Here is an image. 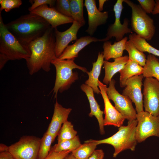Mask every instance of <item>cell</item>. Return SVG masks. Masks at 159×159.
<instances>
[{"label":"cell","mask_w":159,"mask_h":159,"mask_svg":"<svg viewBox=\"0 0 159 159\" xmlns=\"http://www.w3.org/2000/svg\"><path fill=\"white\" fill-rule=\"evenodd\" d=\"M140 6L147 13H152L154 10L155 2L154 0H138Z\"/></svg>","instance_id":"obj_35"},{"label":"cell","mask_w":159,"mask_h":159,"mask_svg":"<svg viewBox=\"0 0 159 159\" xmlns=\"http://www.w3.org/2000/svg\"><path fill=\"white\" fill-rule=\"evenodd\" d=\"M81 144L78 136L76 135L72 139L58 142L57 144L51 148V150L57 152L66 150H70L72 152Z\"/></svg>","instance_id":"obj_29"},{"label":"cell","mask_w":159,"mask_h":159,"mask_svg":"<svg viewBox=\"0 0 159 159\" xmlns=\"http://www.w3.org/2000/svg\"><path fill=\"white\" fill-rule=\"evenodd\" d=\"M70 5L72 17L73 21L84 26L85 21L83 15V0H70Z\"/></svg>","instance_id":"obj_28"},{"label":"cell","mask_w":159,"mask_h":159,"mask_svg":"<svg viewBox=\"0 0 159 159\" xmlns=\"http://www.w3.org/2000/svg\"><path fill=\"white\" fill-rule=\"evenodd\" d=\"M29 13L42 17L54 28L60 25L72 23L73 21L72 18L64 16L58 11L54 7H50L47 4L41 6Z\"/></svg>","instance_id":"obj_16"},{"label":"cell","mask_w":159,"mask_h":159,"mask_svg":"<svg viewBox=\"0 0 159 159\" xmlns=\"http://www.w3.org/2000/svg\"><path fill=\"white\" fill-rule=\"evenodd\" d=\"M82 26L76 21H73L72 25L64 32H60L57 28H54L55 38V52L56 57L58 58L71 42L76 40L80 29Z\"/></svg>","instance_id":"obj_15"},{"label":"cell","mask_w":159,"mask_h":159,"mask_svg":"<svg viewBox=\"0 0 159 159\" xmlns=\"http://www.w3.org/2000/svg\"><path fill=\"white\" fill-rule=\"evenodd\" d=\"M54 141L53 137L47 131L41 138L39 153V159H45L48 155L52 143Z\"/></svg>","instance_id":"obj_30"},{"label":"cell","mask_w":159,"mask_h":159,"mask_svg":"<svg viewBox=\"0 0 159 159\" xmlns=\"http://www.w3.org/2000/svg\"><path fill=\"white\" fill-rule=\"evenodd\" d=\"M70 1V0H57L54 8L62 14L67 17H72Z\"/></svg>","instance_id":"obj_32"},{"label":"cell","mask_w":159,"mask_h":159,"mask_svg":"<svg viewBox=\"0 0 159 159\" xmlns=\"http://www.w3.org/2000/svg\"><path fill=\"white\" fill-rule=\"evenodd\" d=\"M9 146L0 143V152L9 151Z\"/></svg>","instance_id":"obj_41"},{"label":"cell","mask_w":159,"mask_h":159,"mask_svg":"<svg viewBox=\"0 0 159 159\" xmlns=\"http://www.w3.org/2000/svg\"><path fill=\"white\" fill-rule=\"evenodd\" d=\"M123 2L124 0H117L114 6L113 11L115 18L114 22L109 26L106 37L101 39V42L108 41L112 37H115L116 41L119 42L124 38L125 34L132 33V29L128 27L129 21L127 19H125L123 24L121 23L120 18L123 8Z\"/></svg>","instance_id":"obj_11"},{"label":"cell","mask_w":159,"mask_h":159,"mask_svg":"<svg viewBox=\"0 0 159 159\" xmlns=\"http://www.w3.org/2000/svg\"><path fill=\"white\" fill-rule=\"evenodd\" d=\"M0 11V53L9 60L24 59L29 57V49L23 45L9 30L3 20Z\"/></svg>","instance_id":"obj_5"},{"label":"cell","mask_w":159,"mask_h":159,"mask_svg":"<svg viewBox=\"0 0 159 159\" xmlns=\"http://www.w3.org/2000/svg\"><path fill=\"white\" fill-rule=\"evenodd\" d=\"M63 159H77L72 154L70 153L66 156H65Z\"/></svg>","instance_id":"obj_43"},{"label":"cell","mask_w":159,"mask_h":159,"mask_svg":"<svg viewBox=\"0 0 159 159\" xmlns=\"http://www.w3.org/2000/svg\"><path fill=\"white\" fill-rule=\"evenodd\" d=\"M84 6L87 9L88 16V27L85 32L92 36L99 26L106 23L108 17V13L107 11H99L95 0H85Z\"/></svg>","instance_id":"obj_14"},{"label":"cell","mask_w":159,"mask_h":159,"mask_svg":"<svg viewBox=\"0 0 159 159\" xmlns=\"http://www.w3.org/2000/svg\"><path fill=\"white\" fill-rule=\"evenodd\" d=\"M0 159H16L9 151H7L0 152Z\"/></svg>","instance_id":"obj_38"},{"label":"cell","mask_w":159,"mask_h":159,"mask_svg":"<svg viewBox=\"0 0 159 159\" xmlns=\"http://www.w3.org/2000/svg\"><path fill=\"white\" fill-rule=\"evenodd\" d=\"M77 132L74 128L71 122L68 120L62 125L58 135V142L71 139L74 138Z\"/></svg>","instance_id":"obj_31"},{"label":"cell","mask_w":159,"mask_h":159,"mask_svg":"<svg viewBox=\"0 0 159 159\" xmlns=\"http://www.w3.org/2000/svg\"><path fill=\"white\" fill-rule=\"evenodd\" d=\"M125 50L128 53L129 59L136 62L143 67L145 65L146 61L145 55L139 50L130 40L126 42Z\"/></svg>","instance_id":"obj_27"},{"label":"cell","mask_w":159,"mask_h":159,"mask_svg":"<svg viewBox=\"0 0 159 159\" xmlns=\"http://www.w3.org/2000/svg\"><path fill=\"white\" fill-rule=\"evenodd\" d=\"M71 152L70 150H66L57 152L51 150L49 154L45 159H63Z\"/></svg>","instance_id":"obj_36"},{"label":"cell","mask_w":159,"mask_h":159,"mask_svg":"<svg viewBox=\"0 0 159 159\" xmlns=\"http://www.w3.org/2000/svg\"><path fill=\"white\" fill-rule=\"evenodd\" d=\"M124 2L131 9V23L132 30L146 40H151L155 32V27L153 20L140 5L129 0H124Z\"/></svg>","instance_id":"obj_6"},{"label":"cell","mask_w":159,"mask_h":159,"mask_svg":"<svg viewBox=\"0 0 159 159\" xmlns=\"http://www.w3.org/2000/svg\"><path fill=\"white\" fill-rule=\"evenodd\" d=\"M155 4L152 14L154 15L159 14V0L155 1Z\"/></svg>","instance_id":"obj_40"},{"label":"cell","mask_w":159,"mask_h":159,"mask_svg":"<svg viewBox=\"0 0 159 159\" xmlns=\"http://www.w3.org/2000/svg\"><path fill=\"white\" fill-rule=\"evenodd\" d=\"M104 57L102 52H99L96 61L92 63V70L87 73L88 76V79L85 84L91 87L94 92L97 94L100 93L98 87L99 77L101 73L102 67L103 65Z\"/></svg>","instance_id":"obj_21"},{"label":"cell","mask_w":159,"mask_h":159,"mask_svg":"<svg viewBox=\"0 0 159 159\" xmlns=\"http://www.w3.org/2000/svg\"><path fill=\"white\" fill-rule=\"evenodd\" d=\"M143 86L145 111L153 116H159V81L153 77L145 78Z\"/></svg>","instance_id":"obj_10"},{"label":"cell","mask_w":159,"mask_h":159,"mask_svg":"<svg viewBox=\"0 0 159 159\" xmlns=\"http://www.w3.org/2000/svg\"><path fill=\"white\" fill-rule=\"evenodd\" d=\"M80 88L86 95L90 103V112L89 116L91 117L95 116L96 118L99 123L100 133L101 135L104 134L105 131L103 116L104 112L101 110L99 105L95 99L93 90L85 84H82Z\"/></svg>","instance_id":"obj_19"},{"label":"cell","mask_w":159,"mask_h":159,"mask_svg":"<svg viewBox=\"0 0 159 159\" xmlns=\"http://www.w3.org/2000/svg\"><path fill=\"white\" fill-rule=\"evenodd\" d=\"M128 60V56L125 55L115 59L114 61L112 62L104 60L105 74L103 80V83L109 84L114 75L123 68Z\"/></svg>","instance_id":"obj_20"},{"label":"cell","mask_w":159,"mask_h":159,"mask_svg":"<svg viewBox=\"0 0 159 159\" xmlns=\"http://www.w3.org/2000/svg\"><path fill=\"white\" fill-rule=\"evenodd\" d=\"M101 42V39L90 35L81 37L73 44L68 45L58 58L62 60L75 59L78 57L80 51L86 46L92 42Z\"/></svg>","instance_id":"obj_18"},{"label":"cell","mask_w":159,"mask_h":159,"mask_svg":"<svg viewBox=\"0 0 159 159\" xmlns=\"http://www.w3.org/2000/svg\"><path fill=\"white\" fill-rule=\"evenodd\" d=\"M41 140L36 136H24L9 146V151L16 159H39Z\"/></svg>","instance_id":"obj_7"},{"label":"cell","mask_w":159,"mask_h":159,"mask_svg":"<svg viewBox=\"0 0 159 159\" xmlns=\"http://www.w3.org/2000/svg\"><path fill=\"white\" fill-rule=\"evenodd\" d=\"M142 74L133 76L126 82L122 94L128 97L135 105L137 113L143 111V94L142 92Z\"/></svg>","instance_id":"obj_12"},{"label":"cell","mask_w":159,"mask_h":159,"mask_svg":"<svg viewBox=\"0 0 159 159\" xmlns=\"http://www.w3.org/2000/svg\"><path fill=\"white\" fill-rule=\"evenodd\" d=\"M74 60H62L57 58L52 61L51 64L54 66L56 70L55 82L52 90L55 98H57L58 92L62 93L67 90L78 79V73L73 71V69H78L86 73L88 72L85 67L77 64Z\"/></svg>","instance_id":"obj_3"},{"label":"cell","mask_w":159,"mask_h":159,"mask_svg":"<svg viewBox=\"0 0 159 159\" xmlns=\"http://www.w3.org/2000/svg\"><path fill=\"white\" fill-rule=\"evenodd\" d=\"M55 41L54 29L51 26L42 36L29 43L30 55L26 61L30 75L41 69L47 72L50 70L52 61L57 58L55 52Z\"/></svg>","instance_id":"obj_1"},{"label":"cell","mask_w":159,"mask_h":159,"mask_svg":"<svg viewBox=\"0 0 159 159\" xmlns=\"http://www.w3.org/2000/svg\"><path fill=\"white\" fill-rule=\"evenodd\" d=\"M129 38L140 51L143 52H147L155 56L159 57V50L150 44L145 39L135 33L130 34Z\"/></svg>","instance_id":"obj_26"},{"label":"cell","mask_w":159,"mask_h":159,"mask_svg":"<svg viewBox=\"0 0 159 159\" xmlns=\"http://www.w3.org/2000/svg\"><path fill=\"white\" fill-rule=\"evenodd\" d=\"M107 86L106 85L99 81L98 87L104 104V113L105 117L104 125H111L120 127L122 125L125 119L111 103L107 93Z\"/></svg>","instance_id":"obj_13"},{"label":"cell","mask_w":159,"mask_h":159,"mask_svg":"<svg viewBox=\"0 0 159 159\" xmlns=\"http://www.w3.org/2000/svg\"><path fill=\"white\" fill-rule=\"evenodd\" d=\"M107 0H99V6L98 8L99 10L100 11L103 10V7L105 3Z\"/></svg>","instance_id":"obj_42"},{"label":"cell","mask_w":159,"mask_h":159,"mask_svg":"<svg viewBox=\"0 0 159 159\" xmlns=\"http://www.w3.org/2000/svg\"><path fill=\"white\" fill-rule=\"evenodd\" d=\"M55 0H33L29 1L32 3L31 6L28 8L30 12L43 5H49L50 7H54L56 2Z\"/></svg>","instance_id":"obj_34"},{"label":"cell","mask_w":159,"mask_h":159,"mask_svg":"<svg viewBox=\"0 0 159 159\" xmlns=\"http://www.w3.org/2000/svg\"><path fill=\"white\" fill-rule=\"evenodd\" d=\"M9 60L4 55L0 53V70H1L4 67L7 62Z\"/></svg>","instance_id":"obj_39"},{"label":"cell","mask_w":159,"mask_h":159,"mask_svg":"<svg viewBox=\"0 0 159 159\" xmlns=\"http://www.w3.org/2000/svg\"><path fill=\"white\" fill-rule=\"evenodd\" d=\"M144 77H153L159 81V59L152 54L148 55L142 74Z\"/></svg>","instance_id":"obj_24"},{"label":"cell","mask_w":159,"mask_h":159,"mask_svg":"<svg viewBox=\"0 0 159 159\" xmlns=\"http://www.w3.org/2000/svg\"><path fill=\"white\" fill-rule=\"evenodd\" d=\"M72 110L71 108L63 107L56 100L52 119L46 131L52 136L54 140L62 125L68 120L69 115Z\"/></svg>","instance_id":"obj_17"},{"label":"cell","mask_w":159,"mask_h":159,"mask_svg":"<svg viewBox=\"0 0 159 159\" xmlns=\"http://www.w3.org/2000/svg\"><path fill=\"white\" fill-rule=\"evenodd\" d=\"M127 39V37H124L119 42H115L113 44L109 41L104 42L102 46V52L105 60L108 61L111 59H115L122 56Z\"/></svg>","instance_id":"obj_22"},{"label":"cell","mask_w":159,"mask_h":159,"mask_svg":"<svg viewBox=\"0 0 159 159\" xmlns=\"http://www.w3.org/2000/svg\"><path fill=\"white\" fill-rule=\"evenodd\" d=\"M116 81L112 79L106 88L110 100L114 103L115 107L126 119L131 121L136 119L137 112L134 108L131 100L127 97L120 94L115 87Z\"/></svg>","instance_id":"obj_9"},{"label":"cell","mask_w":159,"mask_h":159,"mask_svg":"<svg viewBox=\"0 0 159 159\" xmlns=\"http://www.w3.org/2000/svg\"><path fill=\"white\" fill-rule=\"evenodd\" d=\"M136 119L135 136L138 143L143 142L152 136L159 137V116H154L143 111L137 113Z\"/></svg>","instance_id":"obj_8"},{"label":"cell","mask_w":159,"mask_h":159,"mask_svg":"<svg viewBox=\"0 0 159 159\" xmlns=\"http://www.w3.org/2000/svg\"><path fill=\"white\" fill-rule=\"evenodd\" d=\"M104 153L102 149L95 150L87 159H103Z\"/></svg>","instance_id":"obj_37"},{"label":"cell","mask_w":159,"mask_h":159,"mask_svg":"<svg viewBox=\"0 0 159 159\" xmlns=\"http://www.w3.org/2000/svg\"><path fill=\"white\" fill-rule=\"evenodd\" d=\"M143 67L136 62L129 59L120 73V86L125 87L127 81L131 77L143 74Z\"/></svg>","instance_id":"obj_23"},{"label":"cell","mask_w":159,"mask_h":159,"mask_svg":"<svg viewBox=\"0 0 159 159\" xmlns=\"http://www.w3.org/2000/svg\"><path fill=\"white\" fill-rule=\"evenodd\" d=\"M137 124V119L128 121L127 126L119 127L118 131L114 135L107 138L96 140V143L97 145L106 144L112 145L114 148V158L126 150L134 151L137 143L135 136Z\"/></svg>","instance_id":"obj_4"},{"label":"cell","mask_w":159,"mask_h":159,"mask_svg":"<svg viewBox=\"0 0 159 159\" xmlns=\"http://www.w3.org/2000/svg\"><path fill=\"white\" fill-rule=\"evenodd\" d=\"M22 3L21 0H0V11L4 10L6 12H9L13 9L19 8Z\"/></svg>","instance_id":"obj_33"},{"label":"cell","mask_w":159,"mask_h":159,"mask_svg":"<svg viewBox=\"0 0 159 159\" xmlns=\"http://www.w3.org/2000/svg\"><path fill=\"white\" fill-rule=\"evenodd\" d=\"M5 24L10 32L29 49V43L42 36L51 26L42 17L30 13Z\"/></svg>","instance_id":"obj_2"},{"label":"cell","mask_w":159,"mask_h":159,"mask_svg":"<svg viewBox=\"0 0 159 159\" xmlns=\"http://www.w3.org/2000/svg\"><path fill=\"white\" fill-rule=\"evenodd\" d=\"M97 145L96 140L90 139L85 141L71 153L77 159H87L95 150Z\"/></svg>","instance_id":"obj_25"}]
</instances>
